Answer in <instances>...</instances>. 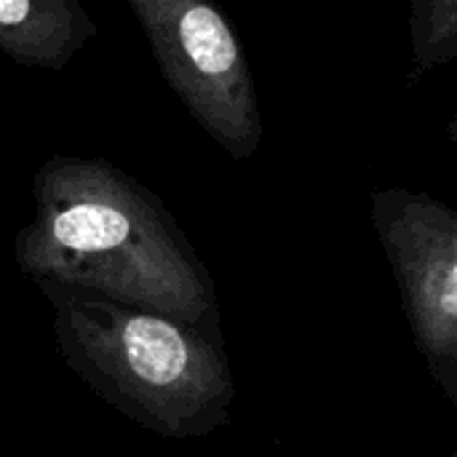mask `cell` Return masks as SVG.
I'll use <instances>...</instances> for the list:
<instances>
[{
	"mask_svg": "<svg viewBox=\"0 0 457 457\" xmlns=\"http://www.w3.org/2000/svg\"><path fill=\"white\" fill-rule=\"evenodd\" d=\"M13 254L40 292L166 313L222 340L204 260L166 204L110 161L51 155L32 179V212Z\"/></svg>",
	"mask_w": 457,
	"mask_h": 457,
	"instance_id": "1",
	"label": "cell"
},
{
	"mask_svg": "<svg viewBox=\"0 0 457 457\" xmlns=\"http://www.w3.org/2000/svg\"><path fill=\"white\" fill-rule=\"evenodd\" d=\"M155 64L193 120L233 158L249 161L265 126L246 51L212 0H126Z\"/></svg>",
	"mask_w": 457,
	"mask_h": 457,
	"instance_id": "3",
	"label": "cell"
},
{
	"mask_svg": "<svg viewBox=\"0 0 457 457\" xmlns=\"http://www.w3.org/2000/svg\"><path fill=\"white\" fill-rule=\"evenodd\" d=\"M372 222L415 343L457 404V214L428 193L388 187L372 195Z\"/></svg>",
	"mask_w": 457,
	"mask_h": 457,
	"instance_id": "4",
	"label": "cell"
},
{
	"mask_svg": "<svg viewBox=\"0 0 457 457\" xmlns=\"http://www.w3.org/2000/svg\"><path fill=\"white\" fill-rule=\"evenodd\" d=\"M43 295L64 361L118 412L166 439H201L228 420L236 386L220 337L91 295Z\"/></svg>",
	"mask_w": 457,
	"mask_h": 457,
	"instance_id": "2",
	"label": "cell"
},
{
	"mask_svg": "<svg viewBox=\"0 0 457 457\" xmlns=\"http://www.w3.org/2000/svg\"><path fill=\"white\" fill-rule=\"evenodd\" d=\"M94 37L80 0H0V54L21 67L64 70Z\"/></svg>",
	"mask_w": 457,
	"mask_h": 457,
	"instance_id": "5",
	"label": "cell"
},
{
	"mask_svg": "<svg viewBox=\"0 0 457 457\" xmlns=\"http://www.w3.org/2000/svg\"><path fill=\"white\" fill-rule=\"evenodd\" d=\"M412 54L418 70L445 67L457 56V0H412Z\"/></svg>",
	"mask_w": 457,
	"mask_h": 457,
	"instance_id": "6",
	"label": "cell"
}]
</instances>
